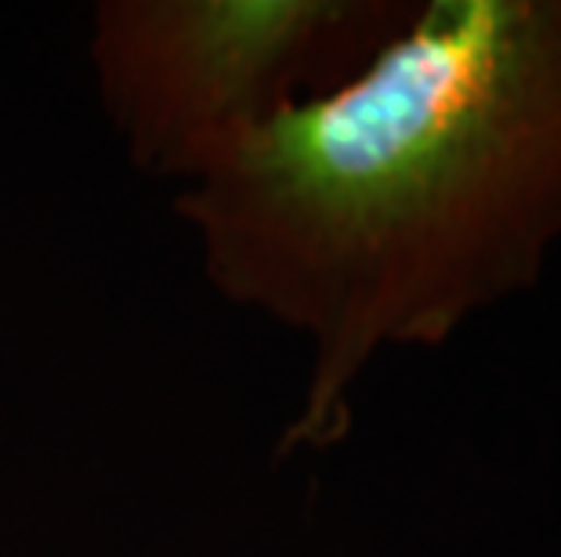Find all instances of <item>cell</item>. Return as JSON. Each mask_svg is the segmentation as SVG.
Returning a JSON list of instances; mask_svg holds the SVG:
<instances>
[{"label":"cell","mask_w":561,"mask_h":557,"mask_svg":"<svg viewBox=\"0 0 561 557\" xmlns=\"http://www.w3.org/2000/svg\"><path fill=\"white\" fill-rule=\"evenodd\" d=\"M174 214L218 298L308 344L276 460L330 453L380 355L442 348L561 246V0H413Z\"/></svg>","instance_id":"1"},{"label":"cell","mask_w":561,"mask_h":557,"mask_svg":"<svg viewBox=\"0 0 561 557\" xmlns=\"http://www.w3.org/2000/svg\"><path fill=\"white\" fill-rule=\"evenodd\" d=\"M413 0H102L88 58L141 174L193 185L236 146L341 80Z\"/></svg>","instance_id":"2"}]
</instances>
